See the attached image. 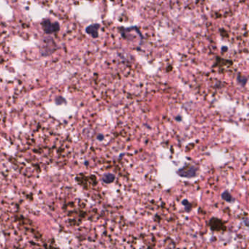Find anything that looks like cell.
<instances>
[{"label": "cell", "mask_w": 249, "mask_h": 249, "mask_svg": "<svg viewBox=\"0 0 249 249\" xmlns=\"http://www.w3.org/2000/svg\"><path fill=\"white\" fill-rule=\"evenodd\" d=\"M115 180V175L112 173H106L103 175L102 181L105 183H110Z\"/></svg>", "instance_id": "obj_5"}, {"label": "cell", "mask_w": 249, "mask_h": 249, "mask_svg": "<svg viewBox=\"0 0 249 249\" xmlns=\"http://www.w3.org/2000/svg\"><path fill=\"white\" fill-rule=\"evenodd\" d=\"M57 48L58 47L54 39L48 36L42 40L40 46V52L41 56L46 57L52 55L57 50Z\"/></svg>", "instance_id": "obj_1"}, {"label": "cell", "mask_w": 249, "mask_h": 249, "mask_svg": "<svg viewBox=\"0 0 249 249\" xmlns=\"http://www.w3.org/2000/svg\"><path fill=\"white\" fill-rule=\"evenodd\" d=\"M197 168L194 167L193 165H189L184 166L181 169H180L178 171V174L183 178H191L195 177L197 175Z\"/></svg>", "instance_id": "obj_3"}, {"label": "cell", "mask_w": 249, "mask_h": 249, "mask_svg": "<svg viewBox=\"0 0 249 249\" xmlns=\"http://www.w3.org/2000/svg\"><path fill=\"white\" fill-rule=\"evenodd\" d=\"M41 26L44 32L48 35L56 34L60 30V25L58 22H52L50 19H44L42 21Z\"/></svg>", "instance_id": "obj_2"}, {"label": "cell", "mask_w": 249, "mask_h": 249, "mask_svg": "<svg viewBox=\"0 0 249 249\" xmlns=\"http://www.w3.org/2000/svg\"><path fill=\"white\" fill-rule=\"evenodd\" d=\"M100 26L98 24H94L92 25L88 26L86 29V32L87 34L92 36V37L96 38L98 37V29H100Z\"/></svg>", "instance_id": "obj_4"}, {"label": "cell", "mask_w": 249, "mask_h": 249, "mask_svg": "<svg viewBox=\"0 0 249 249\" xmlns=\"http://www.w3.org/2000/svg\"><path fill=\"white\" fill-rule=\"evenodd\" d=\"M221 197L224 200H225L226 202H231L232 201V197L231 195L230 192H228L227 191H225L223 194H221Z\"/></svg>", "instance_id": "obj_6"}, {"label": "cell", "mask_w": 249, "mask_h": 249, "mask_svg": "<svg viewBox=\"0 0 249 249\" xmlns=\"http://www.w3.org/2000/svg\"><path fill=\"white\" fill-rule=\"evenodd\" d=\"M182 204H183V205L186 206V208H189V210L191 209V204H190V203L187 201V200H183V202H182Z\"/></svg>", "instance_id": "obj_7"}]
</instances>
